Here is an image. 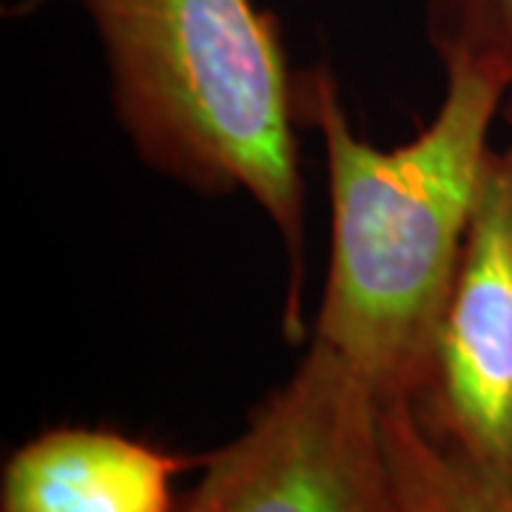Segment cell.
Here are the masks:
<instances>
[{"label": "cell", "mask_w": 512, "mask_h": 512, "mask_svg": "<svg viewBox=\"0 0 512 512\" xmlns=\"http://www.w3.org/2000/svg\"><path fill=\"white\" fill-rule=\"evenodd\" d=\"M507 92L487 74L444 69L430 123L402 146L379 148L356 134L328 69L299 72V120L319 137L330 197L311 339L336 350L384 404L419 393Z\"/></svg>", "instance_id": "6da1fadb"}, {"label": "cell", "mask_w": 512, "mask_h": 512, "mask_svg": "<svg viewBox=\"0 0 512 512\" xmlns=\"http://www.w3.org/2000/svg\"><path fill=\"white\" fill-rule=\"evenodd\" d=\"M109 69L117 120L140 160L208 197L245 194L285 245L299 328L305 183L299 74L256 0H80Z\"/></svg>", "instance_id": "7a4b0ae2"}, {"label": "cell", "mask_w": 512, "mask_h": 512, "mask_svg": "<svg viewBox=\"0 0 512 512\" xmlns=\"http://www.w3.org/2000/svg\"><path fill=\"white\" fill-rule=\"evenodd\" d=\"M382 410L376 390L311 339L237 439L202 458L177 512H393Z\"/></svg>", "instance_id": "3957f363"}, {"label": "cell", "mask_w": 512, "mask_h": 512, "mask_svg": "<svg viewBox=\"0 0 512 512\" xmlns=\"http://www.w3.org/2000/svg\"><path fill=\"white\" fill-rule=\"evenodd\" d=\"M424 433L512 484V143L490 154L413 402Z\"/></svg>", "instance_id": "277c9868"}, {"label": "cell", "mask_w": 512, "mask_h": 512, "mask_svg": "<svg viewBox=\"0 0 512 512\" xmlns=\"http://www.w3.org/2000/svg\"><path fill=\"white\" fill-rule=\"evenodd\" d=\"M200 458L106 427H52L3 464L0 512H177V478Z\"/></svg>", "instance_id": "5b68a950"}, {"label": "cell", "mask_w": 512, "mask_h": 512, "mask_svg": "<svg viewBox=\"0 0 512 512\" xmlns=\"http://www.w3.org/2000/svg\"><path fill=\"white\" fill-rule=\"evenodd\" d=\"M393 512H512V484L433 441L407 402L382 410Z\"/></svg>", "instance_id": "8992f818"}, {"label": "cell", "mask_w": 512, "mask_h": 512, "mask_svg": "<svg viewBox=\"0 0 512 512\" xmlns=\"http://www.w3.org/2000/svg\"><path fill=\"white\" fill-rule=\"evenodd\" d=\"M441 69H473L512 89V0H424Z\"/></svg>", "instance_id": "52a82bcc"}, {"label": "cell", "mask_w": 512, "mask_h": 512, "mask_svg": "<svg viewBox=\"0 0 512 512\" xmlns=\"http://www.w3.org/2000/svg\"><path fill=\"white\" fill-rule=\"evenodd\" d=\"M501 117H504V120H507L512 128V89L507 92V97H504V109H501Z\"/></svg>", "instance_id": "ba28073f"}]
</instances>
